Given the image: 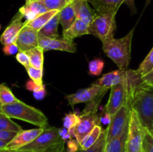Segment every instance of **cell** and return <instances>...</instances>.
Wrapping results in <instances>:
<instances>
[{
    "instance_id": "9c48e42d",
    "label": "cell",
    "mask_w": 153,
    "mask_h": 152,
    "mask_svg": "<svg viewBox=\"0 0 153 152\" xmlns=\"http://www.w3.org/2000/svg\"><path fill=\"white\" fill-rule=\"evenodd\" d=\"M97 13L100 14H116L123 4L128 6L133 13L136 11L134 0H88Z\"/></svg>"
},
{
    "instance_id": "1f68e13d",
    "label": "cell",
    "mask_w": 153,
    "mask_h": 152,
    "mask_svg": "<svg viewBox=\"0 0 153 152\" xmlns=\"http://www.w3.org/2000/svg\"><path fill=\"white\" fill-rule=\"evenodd\" d=\"M28 76L31 80L35 82L38 85H43V69H38L29 66L28 67L25 68Z\"/></svg>"
},
{
    "instance_id": "ffe728a7",
    "label": "cell",
    "mask_w": 153,
    "mask_h": 152,
    "mask_svg": "<svg viewBox=\"0 0 153 152\" xmlns=\"http://www.w3.org/2000/svg\"><path fill=\"white\" fill-rule=\"evenodd\" d=\"M76 19L75 10L70 3L60 10V24L62 25L63 31L68 29Z\"/></svg>"
},
{
    "instance_id": "60d3db41",
    "label": "cell",
    "mask_w": 153,
    "mask_h": 152,
    "mask_svg": "<svg viewBox=\"0 0 153 152\" xmlns=\"http://www.w3.org/2000/svg\"><path fill=\"white\" fill-rule=\"evenodd\" d=\"M142 81L146 86L153 87V69L146 75L142 77Z\"/></svg>"
},
{
    "instance_id": "5bb4252c",
    "label": "cell",
    "mask_w": 153,
    "mask_h": 152,
    "mask_svg": "<svg viewBox=\"0 0 153 152\" xmlns=\"http://www.w3.org/2000/svg\"><path fill=\"white\" fill-rule=\"evenodd\" d=\"M23 16L19 11L13 16L10 25L3 31L0 37V42L2 45L15 43L21 30L25 26V21Z\"/></svg>"
},
{
    "instance_id": "681fc988",
    "label": "cell",
    "mask_w": 153,
    "mask_h": 152,
    "mask_svg": "<svg viewBox=\"0 0 153 152\" xmlns=\"http://www.w3.org/2000/svg\"><path fill=\"white\" fill-rule=\"evenodd\" d=\"M123 152H126V151H123Z\"/></svg>"
},
{
    "instance_id": "4fadbf2b",
    "label": "cell",
    "mask_w": 153,
    "mask_h": 152,
    "mask_svg": "<svg viewBox=\"0 0 153 152\" xmlns=\"http://www.w3.org/2000/svg\"><path fill=\"white\" fill-rule=\"evenodd\" d=\"M19 52H28L39 46V31L25 25L16 38V42Z\"/></svg>"
},
{
    "instance_id": "7a4b0ae2",
    "label": "cell",
    "mask_w": 153,
    "mask_h": 152,
    "mask_svg": "<svg viewBox=\"0 0 153 152\" xmlns=\"http://www.w3.org/2000/svg\"><path fill=\"white\" fill-rule=\"evenodd\" d=\"M134 31V28H132L127 35L122 38H112L102 43L105 54L117 64L119 69H126L130 63Z\"/></svg>"
},
{
    "instance_id": "5b68a950",
    "label": "cell",
    "mask_w": 153,
    "mask_h": 152,
    "mask_svg": "<svg viewBox=\"0 0 153 152\" xmlns=\"http://www.w3.org/2000/svg\"><path fill=\"white\" fill-rule=\"evenodd\" d=\"M146 130L142 125L137 112L131 107L128 121L126 151L143 152V142Z\"/></svg>"
},
{
    "instance_id": "8d00e7d4",
    "label": "cell",
    "mask_w": 153,
    "mask_h": 152,
    "mask_svg": "<svg viewBox=\"0 0 153 152\" xmlns=\"http://www.w3.org/2000/svg\"><path fill=\"white\" fill-rule=\"evenodd\" d=\"M17 134L16 132L13 131H0V140L7 142V143L11 141L15 136Z\"/></svg>"
},
{
    "instance_id": "f35d334b",
    "label": "cell",
    "mask_w": 153,
    "mask_h": 152,
    "mask_svg": "<svg viewBox=\"0 0 153 152\" xmlns=\"http://www.w3.org/2000/svg\"><path fill=\"white\" fill-rule=\"evenodd\" d=\"M80 148V145L78 142L77 140H73L70 139L68 142H67V151L68 152H77L79 149Z\"/></svg>"
},
{
    "instance_id": "2e32d148",
    "label": "cell",
    "mask_w": 153,
    "mask_h": 152,
    "mask_svg": "<svg viewBox=\"0 0 153 152\" xmlns=\"http://www.w3.org/2000/svg\"><path fill=\"white\" fill-rule=\"evenodd\" d=\"M47 11L49 10H48L40 0H33L29 2H25V4L19 10V12L25 19V24L33 20L39 15L43 14Z\"/></svg>"
},
{
    "instance_id": "ee69618b",
    "label": "cell",
    "mask_w": 153,
    "mask_h": 152,
    "mask_svg": "<svg viewBox=\"0 0 153 152\" xmlns=\"http://www.w3.org/2000/svg\"><path fill=\"white\" fill-rule=\"evenodd\" d=\"M10 152H30V151H10Z\"/></svg>"
},
{
    "instance_id": "f6af8a7d",
    "label": "cell",
    "mask_w": 153,
    "mask_h": 152,
    "mask_svg": "<svg viewBox=\"0 0 153 152\" xmlns=\"http://www.w3.org/2000/svg\"><path fill=\"white\" fill-rule=\"evenodd\" d=\"M62 152H68V151H67V149H66V148H64V150L62 151Z\"/></svg>"
},
{
    "instance_id": "30bf717a",
    "label": "cell",
    "mask_w": 153,
    "mask_h": 152,
    "mask_svg": "<svg viewBox=\"0 0 153 152\" xmlns=\"http://www.w3.org/2000/svg\"><path fill=\"white\" fill-rule=\"evenodd\" d=\"M39 46L45 51L58 50L74 53L76 52V44L73 40L61 38H50L41 34H39Z\"/></svg>"
},
{
    "instance_id": "4316f807",
    "label": "cell",
    "mask_w": 153,
    "mask_h": 152,
    "mask_svg": "<svg viewBox=\"0 0 153 152\" xmlns=\"http://www.w3.org/2000/svg\"><path fill=\"white\" fill-rule=\"evenodd\" d=\"M153 69V48L149 52L147 56L145 58L143 62L140 64L138 69L136 71L141 77L146 75Z\"/></svg>"
},
{
    "instance_id": "83f0119b",
    "label": "cell",
    "mask_w": 153,
    "mask_h": 152,
    "mask_svg": "<svg viewBox=\"0 0 153 152\" xmlns=\"http://www.w3.org/2000/svg\"><path fill=\"white\" fill-rule=\"evenodd\" d=\"M106 145V130H103L100 138L95 142V144L87 150H82L79 148L77 152H104Z\"/></svg>"
},
{
    "instance_id": "f1b7e54d",
    "label": "cell",
    "mask_w": 153,
    "mask_h": 152,
    "mask_svg": "<svg viewBox=\"0 0 153 152\" xmlns=\"http://www.w3.org/2000/svg\"><path fill=\"white\" fill-rule=\"evenodd\" d=\"M108 90V89H105L104 91H102V92H100L97 97L94 98L93 100H91V101L87 103L86 107L84 109L82 113H97V109H98L99 106H100V103H101L102 99L104 97L105 94L106 93V92Z\"/></svg>"
},
{
    "instance_id": "3957f363",
    "label": "cell",
    "mask_w": 153,
    "mask_h": 152,
    "mask_svg": "<svg viewBox=\"0 0 153 152\" xmlns=\"http://www.w3.org/2000/svg\"><path fill=\"white\" fill-rule=\"evenodd\" d=\"M1 110L10 119L24 121L38 128H47L49 125L47 117L43 112L19 100L13 104L1 106Z\"/></svg>"
},
{
    "instance_id": "44dd1931",
    "label": "cell",
    "mask_w": 153,
    "mask_h": 152,
    "mask_svg": "<svg viewBox=\"0 0 153 152\" xmlns=\"http://www.w3.org/2000/svg\"><path fill=\"white\" fill-rule=\"evenodd\" d=\"M58 12H59V10H49V11L46 12L43 14L39 15L38 16L34 18L33 20L30 21L28 23L25 24V25L36 30V31H40V30Z\"/></svg>"
},
{
    "instance_id": "d6a6232c",
    "label": "cell",
    "mask_w": 153,
    "mask_h": 152,
    "mask_svg": "<svg viewBox=\"0 0 153 152\" xmlns=\"http://www.w3.org/2000/svg\"><path fill=\"white\" fill-rule=\"evenodd\" d=\"M48 10H61L70 3L66 0H40Z\"/></svg>"
},
{
    "instance_id": "4dcf8cb0",
    "label": "cell",
    "mask_w": 153,
    "mask_h": 152,
    "mask_svg": "<svg viewBox=\"0 0 153 152\" xmlns=\"http://www.w3.org/2000/svg\"><path fill=\"white\" fill-rule=\"evenodd\" d=\"M105 63L101 59H94L88 63V73L90 75L100 76L104 69Z\"/></svg>"
},
{
    "instance_id": "277c9868",
    "label": "cell",
    "mask_w": 153,
    "mask_h": 152,
    "mask_svg": "<svg viewBox=\"0 0 153 152\" xmlns=\"http://www.w3.org/2000/svg\"><path fill=\"white\" fill-rule=\"evenodd\" d=\"M134 92L128 97L122 107L111 116L110 122L105 129L106 143L119 137L128 129Z\"/></svg>"
},
{
    "instance_id": "ba28073f",
    "label": "cell",
    "mask_w": 153,
    "mask_h": 152,
    "mask_svg": "<svg viewBox=\"0 0 153 152\" xmlns=\"http://www.w3.org/2000/svg\"><path fill=\"white\" fill-rule=\"evenodd\" d=\"M100 122L101 119L97 113H82L80 115V122L70 131V134L75 137L78 142L80 144L95 126L100 125Z\"/></svg>"
},
{
    "instance_id": "7dc6e473",
    "label": "cell",
    "mask_w": 153,
    "mask_h": 152,
    "mask_svg": "<svg viewBox=\"0 0 153 152\" xmlns=\"http://www.w3.org/2000/svg\"><path fill=\"white\" fill-rule=\"evenodd\" d=\"M31 0H25V2H29V1H31Z\"/></svg>"
},
{
    "instance_id": "74e56055",
    "label": "cell",
    "mask_w": 153,
    "mask_h": 152,
    "mask_svg": "<svg viewBox=\"0 0 153 152\" xmlns=\"http://www.w3.org/2000/svg\"><path fill=\"white\" fill-rule=\"evenodd\" d=\"M25 87H26V89H28V90L32 91L33 92H34L45 88V85H38L37 83H36L35 82L33 81V80H30L27 81L26 84H25Z\"/></svg>"
},
{
    "instance_id": "d6986e66",
    "label": "cell",
    "mask_w": 153,
    "mask_h": 152,
    "mask_svg": "<svg viewBox=\"0 0 153 152\" xmlns=\"http://www.w3.org/2000/svg\"><path fill=\"white\" fill-rule=\"evenodd\" d=\"M60 23V11L55 15L41 29L39 34L46 36L50 38H58L59 37L58 32V25Z\"/></svg>"
},
{
    "instance_id": "ab89813d",
    "label": "cell",
    "mask_w": 153,
    "mask_h": 152,
    "mask_svg": "<svg viewBox=\"0 0 153 152\" xmlns=\"http://www.w3.org/2000/svg\"><path fill=\"white\" fill-rule=\"evenodd\" d=\"M64 148H65V141H63L61 143H58L55 145L52 146L43 152H62Z\"/></svg>"
},
{
    "instance_id": "e0dca14e",
    "label": "cell",
    "mask_w": 153,
    "mask_h": 152,
    "mask_svg": "<svg viewBox=\"0 0 153 152\" xmlns=\"http://www.w3.org/2000/svg\"><path fill=\"white\" fill-rule=\"evenodd\" d=\"M70 4L74 9L76 19L91 25L97 12L91 8L88 0H73Z\"/></svg>"
},
{
    "instance_id": "52a82bcc",
    "label": "cell",
    "mask_w": 153,
    "mask_h": 152,
    "mask_svg": "<svg viewBox=\"0 0 153 152\" xmlns=\"http://www.w3.org/2000/svg\"><path fill=\"white\" fill-rule=\"evenodd\" d=\"M116 14H100L97 13L90 25L91 34L98 37L102 43L114 38L116 30Z\"/></svg>"
},
{
    "instance_id": "d590c367",
    "label": "cell",
    "mask_w": 153,
    "mask_h": 152,
    "mask_svg": "<svg viewBox=\"0 0 153 152\" xmlns=\"http://www.w3.org/2000/svg\"><path fill=\"white\" fill-rule=\"evenodd\" d=\"M2 51L4 55H14V54H17L19 52V49L16 43H12L7 45H4Z\"/></svg>"
},
{
    "instance_id": "9a60e30c",
    "label": "cell",
    "mask_w": 153,
    "mask_h": 152,
    "mask_svg": "<svg viewBox=\"0 0 153 152\" xmlns=\"http://www.w3.org/2000/svg\"><path fill=\"white\" fill-rule=\"evenodd\" d=\"M129 73V69H119L115 71L110 72L105 74L100 78L96 80L94 83L103 87L111 89L114 85L123 83L127 79Z\"/></svg>"
},
{
    "instance_id": "e575fe53",
    "label": "cell",
    "mask_w": 153,
    "mask_h": 152,
    "mask_svg": "<svg viewBox=\"0 0 153 152\" xmlns=\"http://www.w3.org/2000/svg\"><path fill=\"white\" fill-rule=\"evenodd\" d=\"M16 59L18 62L20 64H22L25 68H27L29 66H31L30 64V60L28 58V55H27V53L25 52H19L16 55Z\"/></svg>"
},
{
    "instance_id": "7bdbcfd3",
    "label": "cell",
    "mask_w": 153,
    "mask_h": 152,
    "mask_svg": "<svg viewBox=\"0 0 153 152\" xmlns=\"http://www.w3.org/2000/svg\"><path fill=\"white\" fill-rule=\"evenodd\" d=\"M7 145V142L0 140V152H2V150L6 147V145Z\"/></svg>"
},
{
    "instance_id": "8992f818",
    "label": "cell",
    "mask_w": 153,
    "mask_h": 152,
    "mask_svg": "<svg viewBox=\"0 0 153 152\" xmlns=\"http://www.w3.org/2000/svg\"><path fill=\"white\" fill-rule=\"evenodd\" d=\"M63 140L59 132V128L47 127L43 131L29 144L16 151L30 152H43L52 146L61 143Z\"/></svg>"
},
{
    "instance_id": "7c38bea8",
    "label": "cell",
    "mask_w": 153,
    "mask_h": 152,
    "mask_svg": "<svg viewBox=\"0 0 153 152\" xmlns=\"http://www.w3.org/2000/svg\"><path fill=\"white\" fill-rule=\"evenodd\" d=\"M105 89H109L108 88L103 87V86L97 85L96 83H92L89 87L80 89L75 93L71 95H66L65 98L68 101V104L71 107L80 103H88L97 97L100 92L104 91Z\"/></svg>"
},
{
    "instance_id": "b9f144b4",
    "label": "cell",
    "mask_w": 153,
    "mask_h": 152,
    "mask_svg": "<svg viewBox=\"0 0 153 152\" xmlns=\"http://www.w3.org/2000/svg\"><path fill=\"white\" fill-rule=\"evenodd\" d=\"M33 95H34V98L37 100L43 99L45 97V95H46V89L43 88V89H40V90L33 92Z\"/></svg>"
},
{
    "instance_id": "ac0fdd59",
    "label": "cell",
    "mask_w": 153,
    "mask_h": 152,
    "mask_svg": "<svg viewBox=\"0 0 153 152\" xmlns=\"http://www.w3.org/2000/svg\"><path fill=\"white\" fill-rule=\"evenodd\" d=\"M86 34H91L90 24L79 19H76L68 29L63 31V37L69 40Z\"/></svg>"
},
{
    "instance_id": "484cf974",
    "label": "cell",
    "mask_w": 153,
    "mask_h": 152,
    "mask_svg": "<svg viewBox=\"0 0 153 152\" xmlns=\"http://www.w3.org/2000/svg\"><path fill=\"white\" fill-rule=\"evenodd\" d=\"M18 100L11 89L5 83H0V106L13 104Z\"/></svg>"
},
{
    "instance_id": "cb8c5ba5",
    "label": "cell",
    "mask_w": 153,
    "mask_h": 152,
    "mask_svg": "<svg viewBox=\"0 0 153 152\" xmlns=\"http://www.w3.org/2000/svg\"><path fill=\"white\" fill-rule=\"evenodd\" d=\"M102 131L103 130L102 129L101 125L95 126V128L91 131V133L79 144L80 145V148L82 150H87V149L90 148L91 146L94 145L96 142L99 139Z\"/></svg>"
},
{
    "instance_id": "bcb514c9",
    "label": "cell",
    "mask_w": 153,
    "mask_h": 152,
    "mask_svg": "<svg viewBox=\"0 0 153 152\" xmlns=\"http://www.w3.org/2000/svg\"><path fill=\"white\" fill-rule=\"evenodd\" d=\"M66 1H67L68 3H71V1H73V0H66Z\"/></svg>"
},
{
    "instance_id": "8fae6325",
    "label": "cell",
    "mask_w": 153,
    "mask_h": 152,
    "mask_svg": "<svg viewBox=\"0 0 153 152\" xmlns=\"http://www.w3.org/2000/svg\"><path fill=\"white\" fill-rule=\"evenodd\" d=\"M43 129L44 128H38L25 131L22 130L20 132L17 133L14 138L7 143L6 147L2 150V152L13 151L29 144L43 132Z\"/></svg>"
},
{
    "instance_id": "f546056e",
    "label": "cell",
    "mask_w": 153,
    "mask_h": 152,
    "mask_svg": "<svg viewBox=\"0 0 153 152\" xmlns=\"http://www.w3.org/2000/svg\"><path fill=\"white\" fill-rule=\"evenodd\" d=\"M80 122V116H78L75 113H70L66 114L63 118V125L67 131H70Z\"/></svg>"
},
{
    "instance_id": "603a6c76",
    "label": "cell",
    "mask_w": 153,
    "mask_h": 152,
    "mask_svg": "<svg viewBox=\"0 0 153 152\" xmlns=\"http://www.w3.org/2000/svg\"><path fill=\"white\" fill-rule=\"evenodd\" d=\"M28 55L30 60V64L32 66L38 69H43V61H44V50L40 46L30 49L25 52Z\"/></svg>"
},
{
    "instance_id": "7402d4cb",
    "label": "cell",
    "mask_w": 153,
    "mask_h": 152,
    "mask_svg": "<svg viewBox=\"0 0 153 152\" xmlns=\"http://www.w3.org/2000/svg\"><path fill=\"white\" fill-rule=\"evenodd\" d=\"M128 129L121 136L106 143L104 152H123L126 151Z\"/></svg>"
},
{
    "instance_id": "6da1fadb",
    "label": "cell",
    "mask_w": 153,
    "mask_h": 152,
    "mask_svg": "<svg viewBox=\"0 0 153 152\" xmlns=\"http://www.w3.org/2000/svg\"><path fill=\"white\" fill-rule=\"evenodd\" d=\"M131 107L137 112L145 130L153 135V87L142 83L134 92Z\"/></svg>"
},
{
    "instance_id": "836d02e7",
    "label": "cell",
    "mask_w": 153,
    "mask_h": 152,
    "mask_svg": "<svg viewBox=\"0 0 153 152\" xmlns=\"http://www.w3.org/2000/svg\"><path fill=\"white\" fill-rule=\"evenodd\" d=\"M143 152H153V135L147 131L143 138Z\"/></svg>"
},
{
    "instance_id": "c3c4849f",
    "label": "cell",
    "mask_w": 153,
    "mask_h": 152,
    "mask_svg": "<svg viewBox=\"0 0 153 152\" xmlns=\"http://www.w3.org/2000/svg\"><path fill=\"white\" fill-rule=\"evenodd\" d=\"M0 30H1V25H0Z\"/></svg>"
},
{
    "instance_id": "d4e9b609",
    "label": "cell",
    "mask_w": 153,
    "mask_h": 152,
    "mask_svg": "<svg viewBox=\"0 0 153 152\" xmlns=\"http://www.w3.org/2000/svg\"><path fill=\"white\" fill-rule=\"evenodd\" d=\"M0 131H13V132L19 133L22 131V128L11 120L10 117L4 114L1 110L0 106Z\"/></svg>"
}]
</instances>
